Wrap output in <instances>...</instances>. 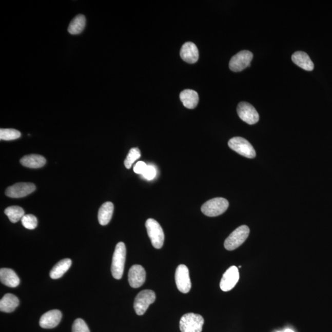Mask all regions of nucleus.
<instances>
[{"instance_id":"f257e3e1","label":"nucleus","mask_w":332,"mask_h":332,"mask_svg":"<svg viewBox=\"0 0 332 332\" xmlns=\"http://www.w3.org/2000/svg\"><path fill=\"white\" fill-rule=\"evenodd\" d=\"M126 248L125 243L120 242L118 243L113 253L111 273L114 279H122L126 262Z\"/></svg>"},{"instance_id":"f03ea898","label":"nucleus","mask_w":332,"mask_h":332,"mask_svg":"<svg viewBox=\"0 0 332 332\" xmlns=\"http://www.w3.org/2000/svg\"><path fill=\"white\" fill-rule=\"evenodd\" d=\"M250 233V229L246 225H242L232 231L226 239L224 246L226 250H233L241 246L246 241Z\"/></svg>"},{"instance_id":"7ed1b4c3","label":"nucleus","mask_w":332,"mask_h":332,"mask_svg":"<svg viewBox=\"0 0 332 332\" xmlns=\"http://www.w3.org/2000/svg\"><path fill=\"white\" fill-rule=\"evenodd\" d=\"M229 203L223 198H216L205 203L201 207V211L208 217H217L222 215L227 210Z\"/></svg>"},{"instance_id":"20e7f679","label":"nucleus","mask_w":332,"mask_h":332,"mask_svg":"<svg viewBox=\"0 0 332 332\" xmlns=\"http://www.w3.org/2000/svg\"><path fill=\"white\" fill-rule=\"evenodd\" d=\"M204 323V319L201 315L187 313L180 321V328L182 332H202Z\"/></svg>"},{"instance_id":"39448f33","label":"nucleus","mask_w":332,"mask_h":332,"mask_svg":"<svg viewBox=\"0 0 332 332\" xmlns=\"http://www.w3.org/2000/svg\"><path fill=\"white\" fill-rule=\"evenodd\" d=\"M145 226L152 245L157 249H161L164 244V234L160 223L157 220L149 219L146 222Z\"/></svg>"},{"instance_id":"423d86ee","label":"nucleus","mask_w":332,"mask_h":332,"mask_svg":"<svg viewBox=\"0 0 332 332\" xmlns=\"http://www.w3.org/2000/svg\"><path fill=\"white\" fill-rule=\"evenodd\" d=\"M229 147L238 154L247 158H254L256 157V152L250 143L241 136H236L229 140Z\"/></svg>"},{"instance_id":"0eeeda50","label":"nucleus","mask_w":332,"mask_h":332,"mask_svg":"<svg viewBox=\"0 0 332 332\" xmlns=\"http://www.w3.org/2000/svg\"><path fill=\"white\" fill-rule=\"evenodd\" d=\"M156 300V294L153 290H144L140 292L135 297L134 304L135 311L136 315L142 316L147 311L148 307Z\"/></svg>"},{"instance_id":"6e6552de","label":"nucleus","mask_w":332,"mask_h":332,"mask_svg":"<svg viewBox=\"0 0 332 332\" xmlns=\"http://www.w3.org/2000/svg\"><path fill=\"white\" fill-rule=\"evenodd\" d=\"M253 54L249 51H242L234 55L229 61V67L232 71L239 72L250 66Z\"/></svg>"},{"instance_id":"1a4fd4ad","label":"nucleus","mask_w":332,"mask_h":332,"mask_svg":"<svg viewBox=\"0 0 332 332\" xmlns=\"http://www.w3.org/2000/svg\"><path fill=\"white\" fill-rule=\"evenodd\" d=\"M239 117L248 125H255L259 121V114L255 108L249 103L242 102L237 108Z\"/></svg>"},{"instance_id":"9d476101","label":"nucleus","mask_w":332,"mask_h":332,"mask_svg":"<svg viewBox=\"0 0 332 332\" xmlns=\"http://www.w3.org/2000/svg\"><path fill=\"white\" fill-rule=\"evenodd\" d=\"M177 287L182 293L187 294L191 288V282L187 266L180 265L177 268L175 275Z\"/></svg>"},{"instance_id":"9b49d317","label":"nucleus","mask_w":332,"mask_h":332,"mask_svg":"<svg viewBox=\"0 0 332 332\" xmlns=\"http://www.w3.org/2000/svg\"><path fill=\"white\" fill-rule=\"evenodd\" d=\"M36 190V186L32 183H17L6 190V196L12 198L26 197Z\"/></svg>"},{"instance_id":"f8f14e48","label":"nucleus","mask_w":332,"mask_h":332,"mask_svg":"<svg viewBox=\"0 0 332 332\" xmlns=\"http://www.w3.org/2000/svg\"><path fill=\"white\" fill-rule=\"evenodd\" d=\"M240 279V272L236 266L226 270L220 281V287L223 291H228L233 288Z\"/></svg>"},{"instance_id":"ddd939ff","label":"nucleus","mask_w":332,"mask_h":332,"mask_svg":"<svg viewBox=\"0 0 332 332\" xmlns=\"http://www.w3.org/2000/svg\"><path fill=\"white\" fill-rule=\"evenodd\" d=\"M63 317L62 313L58 309L51 310L43 315L40 320V325L43 328L49 329L57 327Z\"/></svg>"},{"instance_id":"4468645a","label":"nucleus","mask_w":332,"mask_h":332,"mask_svg":"<svg viewBox=\"0 0 332 332\" xmlns=\"http://www.w3.org/2000/svg\"><path fill=\"white\" fill-rule=\"evenodd\" d=\"M130 285L132 288L141 287L146 280V272L143 266L139 265H133L130 268L128 275Z\"/></svg>"},{"instance_id":"2eb2a0df","label":"nucleus","mask_w":332,"mask_h":332,"mask_svg":"<svg viewBox=\"0 0 332 332\" xmlns=\"http://www.w3.org/2000/svg\"><path fill=\"white\" fill-rule=\"evenodd\" d=\"M181 57L188 64H194L199 60V51L197 46L192 42L185 43L181 48Z\"/></svg>"},{"instance_id":"dca6fc26","label":"nucleus","mask_w":332,"mask_h":332,"mask_svg":"<svg viewBox=\"0 0 332 332\" xmlns=\"http://www.w3.org/2000/svg\"><path fill=\"white\" fill-rule=\"evenodd\" d=\"M0 281L9 287H16L20 284V279L14 270L9 268L0 269Z\"/></svg>"},{"instance_id":"f3484780","label":"nucleus","mask_w":332,"mask_h":332,"mask_svg":"<svg viewBox=\"0 0 332 332\" xmlns=\"http://www.w3.org/2000/svg\"><path fill=\"white\" fill-rule=\"evenodd\" d=\"M180 99L184 107L188 109H193L199 102V95L191 89H185L180 94Z\"/></svg>"},{"instance_id":"a211bd4d","label":"nucleus","mask_w":332,"mask_h":332,"mask_svg":"<svg viewBox=\"0 0 332 332\" xmlns=\"http://www.w3.org/2000/svg\"><path fill=\"white\" fill-rule=\"evenodd\" d=\"M291 60L297 66L306 71H312L314 69V64L309 55L305 52L297 51L291 56Z\"/></svg>"},{"instance_id":"6ab92c4d","label":"nucleus","mask_w":332,"mask_h":332,"mask_svg":"<svg viewBox=\"0 0 332 332\" xmlns=\"http://www.w3.org/2000/svg\"><path fill=\"white\" fill-rule=\"evenodd\" d=\"M22 165L29 168L37 169L44 166L46 163L45 157L39 154L26 155L21 160Z\"/></svg>"},{"instance_id":"aec40b11","label":"nucleus","mask_w":332,"mask_h":332,"mask_svg":"<svg viewBox=\"0 0 332 332\" xmlns=\"http://www.w3.org/2000/svg\"><path fill=\"white\" fill-rule=\"evenodd\" d=\"M114 205L111 202H106L102 205L98 213L99 222L102 226L107 225L112 218Z\"/></svg>"},{"instance_id":"412c9836","label":"nucleus","mask_w":332,"mask_h":332,"mask_svg":"<svg viewBox=\"0 0 332 332\" xmlns=\"http://www.w3.org/2000/svg\"><path fill=\"white\" fill-rule=\"evenodd\" d=\"M19 301L16 296L11 294L5 295L0 300V310L5 313H12L16 309Z\"/></svg>"},{"instance_id":"4be33fe9","label":"nucleus","mask_w":332,"mask_h":332,"mask_svg":"<svg viewBox=\"0 0 332 332\" xmlns=\"http://www.w3.org/2000/svg\"><path fill=\"white\" fill-rule=\"evenodd\" d=\"M71 260L69 259H66L61 260L55 265L50 272V277L52 279H57L63 277L70 268L71 265Z\"/></svg>"},{"instance_id":"5701e85b","label":"nucleus","mask_w":332,"mask_h":332,"mask_svg":"<svg viewBox=\"0 0 332 332\" xmlns=\"http://www.w3.org/2000/svg\"><path fill=\"white\" fill-rule=\"evenodd\" d=\"M86 26V17L82 14L77 15L71 21L68 28V32L71 35H77L82 33Z\"/></svg>"},{"instance_id":"b1692460","label":"nucleus","mask_w":332,"mask_h":332,"mask_svg":"<svg viewBox=\"0 0 332 332\" xmlns=\"http://www.w3.org/2000/svg\"><path fill=\"white\" fill-rule=\"evenodd\" d=\"M5 213L8 216L12 223H16L23 219L25 216L24 210L19 206H10L5 210Z\"/></svg>"},{"instance_id":"393cba45","label":"nucleus","mask_w":332,"mask_h":332,"mask_svg":"<svg viewBox=\"0 0 332 332\" xmlns=\"http://www.w3.org/2000/svg\"><path fill=\"white\" fill-rule=\"evenodd\" d=\"M21 133L14 129H0V139L2 141H14L20 138Z\"/></svg>"},{"instance_id":"a878e982","label":"nucleus","mask_w":332,"mask_h":332,"mask_svg":"<svg viewBox=\"0 0 332 332\" xmlns=\"http://www.w3.org/2000/svg\"><path fill=\"white\" fill-rule=\"evenodd\" d=\"M141 157V151L138 148H132L130 150L128 156L125 161V165L127 169H130L133 163Z\"/></svg>"},{"instance_id":"bb28decb","label":"nucleus","mask_w":332,"mask_h":332,"mask_svg":"<svg viewBox=\"0 0 332 332\" xmlns=\"http://www.w3.org/2000/svg\"><path fill=\"white\" fill-rule=\"evenodd\" d=\"M22 224L28 229H34L38 225V220L35 216L32 214L25 215L21 219Z\"/></svg>"},{"instance_id":"cd10ccee","label":"nucleus","mask_w":332,"mask_h":332,"mask_svg":"<svg viewBox=\"0 0 332 332\" xmlns=\"http://www.w3.org/2000/svg\"><path fill=\"white\" fill-rule=\"evenodd\" d=\"M72 332H90V330L85 321L79 318L73 322Z\"/></svg>"},{"instance_id":"c85d7f7f","label":"nucleus","mask_w":332,"mask_h":332,"mask_svg":"<svg viewBox=\"0 0 332 332\" xmlns=\"http://www.w3.org/2000/svg\"><path fill=\"white\" fill-rule=\"evenodd\" d=\"M157 169L153 166L147 165L142 176L148 181H151L155 178L157 175Z\"/></svg>"},{"instance_id":"c756f323","label":"nucleus","mask_w":332,"mask_h":332,"mask_svg":"<svg viewBox=\"0 0 332 332\" xmlns=\"http://www.w3.org/2000/svg\"><path fill=\"white\" fill-rule=\"evenodd\" d=\"M147 165L143 161H139L138 163H136L134 167H133V171L135 173H138V174H142L145 171L146 167Z\"/></svg>"},{"instance_id":"7c9ffc66","label":"nucleus","mask_w":332,"mask_h":332,"mask_svg":"<svg viewBox=\"0 0 332 332\" xmlns=\"http://www.w3.org/2000/svg\"><path fill=\"white\" fill-rule=\"evenodd\" d=\"M284 332H295L294 330L289 329V328H287V329L285 330Z\"/></svg>"},{"instance_id":"2f4dec72","label":"nucleus","mask_w":332,"mask_h":332,"mask_svg":"<svg viewBox=\"0 0 332 332\" xmlns=\"http://www.w3.org/2000/svg\"><path fill=\"white\" fill-rule=\"evenodd\" d=\"M278 332H281V331H278Z\"/></svg>"}]
</instances>
